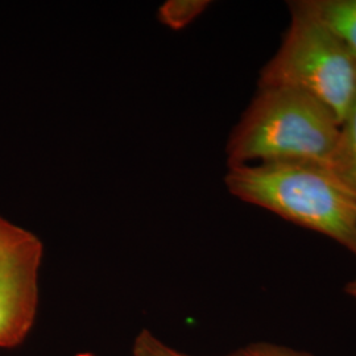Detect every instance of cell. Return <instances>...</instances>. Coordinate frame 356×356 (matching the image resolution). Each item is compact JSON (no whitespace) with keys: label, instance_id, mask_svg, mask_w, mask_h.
Wrapping results in <instances>:
<instances>
[{"label":"cell","instance_id":"1","mask_svg":"<svg viewBox=\"0 0 356 356\" xmlns=\"http://www.w3.org/2000/svg\"><path fill=\"white\" fill-rule=\"evenodd\" d=\"M341 122L314 97L291 88H259L229 134V166L305 163L326 166Z\"/></svg>","mask_w":356,"mask_h":356},{"label":"cell","instance_id":"2","mask_svg":"<svg viewBox=\"0 0 356 356\" xmlns=\"http://www.w3.org/2000/svg\"><path fill=\"white\" fill-rule=\"evenodd\" d=\"M225 184L243 202L325 235L356 256V202L325 166L305 163L229 166Z\"/></svg>","mask_w":356,"mask_h":356},{"label":"cell","instance_id":"3","mask_svg":"<svg viewBox=\"0 0 356 356\" xmlns=\"http://www.w3.org/2000/svg\"><path fill=\"white\" fill-rule=\"evenodd\" d=\"M291 22L259 88H291L327 106L341 124L356 103V58L317 19L288 3Z\"/></svg>","mask_w":356,"mask_h":356},{"label":"cell","instance_id":"4","mask_svg":"<svg viewBox=\"0 0 356 356\" xmlns=\"http://www.w3.org/2000/svg\"><path fill=\"white\" fill-rule=\"evenodd\" d=\"M44 245L0 214V348L26 341L38 317Z\"/></svg>","mask_w":356,"mask_h":356},{"label":"cell","instance_id":"5","mask_svg":"<svg viewBox=\"0 0 356 356\" xmlns=\"http://www.w3.org/2000/svg\"><path fill=\"white\" fill-rule=\"evenodd\" d=\"M291 3L330 29L356 58V0H294Z\"/></svg>","mask_w":356,"mask_h":356},{"label":"cell","instance_id":"6","mask_svg":"<svg viewBox=\"0 0 356 356\" xmlns=\"http://www.w3.org/2000/svg\"><path fill=\"white\" fill-rule=\"evenodd\" d=\"M325 168L356 202V103L342 123L338 144Z\"/></svg>","mask_w":356,"mask_h":356},{"label":"cell","instance_id":"7","mask_svg":"<svg viewBox=\"0 0 356 356\" xmlns=\"http://www.w3.org/2000/svg\"><path fill=\"white\" fill-rule=\"evenodd\" d=\"M207 0H170L159 10V19L175 31L189 26L209 7Z\"/></svg>","mask_w":356,"mask_h":356},{"label":"cell","instance_id":"8","mask_svg":"<svg viewBox=\"0 0 356 356\" xmlns=\"http://www.w3.org/2000/svg\"><path fill=\"white\" fill-rule=\"evenodd\" d=\"M132 355L134 356H191L182 354L177 350L169 347L168 344L160 341L153 332L147 329L138 334L132 344ZM226 356H243L242 351L238 350Z\"/></svg>","mask_w":356,"mask_h":356},{"label":"cell","instance_id":"9","mask_svg":"<svg viewBox=\"0 0 356 356\" xmlns=\"http://www.w3.org/2000/svg\"><path fill=\"white\" fill-rule=\"evenodd\" d=\"M243 356H314L286 346L273 343L248 344L241 348Z\"/></svg>","mask_w":356,"mask_h":356},{"label":"cell","instance_id":"10","mask_svg":"<svg viewBox=\"0 0 356 356\" xmlns=\"http://www.w3.org/2000/svg\"><path fill=\"white\" fill-rule=\"evenodd\" d=\"M344 292L347 293V294H348V296L355 301L356 304V277L355 279H353V280L350 281V282L346 285Z\"/></svg>","mask_w":356,"mask_h":356}]
</instances>
